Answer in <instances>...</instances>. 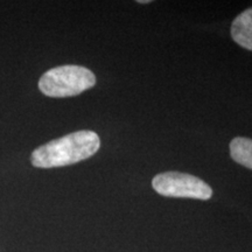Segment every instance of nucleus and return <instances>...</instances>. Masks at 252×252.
<instances>
[{
    "label": "nucleus",
    "instance_id": "6",
    "mask_svg": "<svg viewBox=\"0 0 252 252\" xmlns=\"http://www.w3.org/2000/svg\"><path fill=\"white\" fill-rule=\"evenodd\" d=\"M138 2H139V4H149V2H151V1L150 0H139Z\"/></svg>",
    "mask_w": 252,
    "mask_h": 252
},
{
    "label": "nucleus",
    "instance_id": "4",
    "mask_svg": "<svg viewBox=\"0 0 252 252\" xmlns=\"http://www.w3.org/2000/svg\"><path fill=\"white\" fill-rule=\"evenodd\" d=\"M231 37L237 45L252 50V7L245 9L232 21Z\"/></svg>",
    "mask_w": 252,
    "mask_h": 252
},
{
    "label": "nucleus",
    "instance_id": "2",
    "mask_svg": "<svg viewBox=\"0 0 252 252\" xmlns=\"http://www.w3.org/2000/svg\"><path fill=\"white\" fill-rule=\"evenodd\" d=\"M96 84V76L88 68L67 64L46 71L39 81L41 93L48 97L63 98L77 96Z\"/></svg>",
    "mask_w": 252,
    "mask_h": 252
},
{
    "label": "nucleus",
    "instance_id": "3",
    "mask_svg": "<svg viewBox=\"0 0 252 252\" xmlns=\"http://www.w3.org/2000/svg\"><path fill=\"white\" fill-rule=\"evenodd\" d=\"M152 187L158 194L167 197L209 200L213 189L196 176L179 172H166L153 178Z\"/></svg>",
    "mask_w": 252,
    "mask_h": 252
},
{
    "label": "nucleus",
    "instance_id": "5",
    "mask_svg": "<svg viewBox=\"0 0 252 252\" xmlns=\"http://www.w3.org/2000/svg\"><path fill=\"white\" fill-rule=\"evenodd\" d=\"M230 156L239 165L252 169V139L236 137L230 143Z\"/></svg>",
    "mask_w": 252,
    "mask_h": 252
},
{
    "label": "nucleus",
    "instance_id": "1",
    "mask_svg": "<svg viewBox=\"0 0 252 252\" xmlns=\"http://www.w3.org/2000/svg\"><path fill=\"white\" fill-rule=\"evenodd\" d=\"M100 140L94 131H77L37 147L32 153V165L37 168L69 166L96 154Z\"/></svg>",
    "mask_w": 252,
    "mask_h": 252
}]
</instances>
